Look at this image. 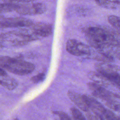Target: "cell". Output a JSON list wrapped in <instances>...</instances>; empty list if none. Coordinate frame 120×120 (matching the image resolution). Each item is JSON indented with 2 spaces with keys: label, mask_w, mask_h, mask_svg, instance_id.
Masks as SVG:
<instances>
[{
  "label": "cell",
  "mask_w": 120,
  "mask_h": 120,
  "mask_svg": "<svg viewBox=\"0 0 120 120\" xmlns=\"http://www.w3.org/2000/svg\"><path fill=\"white\" fill-rule=\"evenodd\" d=\"M88 76L93 82L103 87L109 85L111 83L110 81L105 76L97 71L90 72Z\"/></svg>",
  "instance_id": "cell-12"
},
{
  "label": "cell",
  "mask_w": 120,
  "mask_h": 120,
  "mask_svg": "<svg viewBox=\"0 0 120 120\" xmlns=\"http://www.w3.org/2000/svg\"><path fill=\"white\" fill-rule=\"evenodd\" d=\"M66 48L69 53L77 56L89 55L91 52V48L89 46L74 39L67 41Z\"/></svg>",
  "instance_id": "cell-7"
},
{
  "label": "cell",
  "mask_w": 120,
  "mask_h": 120,
  "mask_svg": "<svg viewBox=\"0 0 120 120\" xmlns=\"http://www.w3.org/2000/svg\"><path fill=\"white\" fill-rule=\"evenodd\" d=\"M26 28L22 29L25 32L32 36L35 40L51 35L52 32V26L44 22L33 23Z\"/></svg>",
  "instance_id": "cell-4"
},
{
  "label": "cell",
  "mask_w": 120,
  "mask_h": 120,
  "mask_svg": "<svg viewBox=\"0 0 120 120\" xmlns=\"http://www.w3.org/2000/svg\"><path fill=\"white\" fill-rule=\"evenodd\" d=\"M45 78V75L44 73H39L38 75L33 76L31 80L34 83H38L43 81Z\"/></svg>",
  "instance_id": "cell-20"
},
{
  "label": "cell",
  "mask_w": 120,
  "mask_h": 120,
  "mask_svg": "<svg viewBox=\"0 0 120 120\" xmlns=\"http://www.w3.org/2000/svg\"><path fill=\"white\" fill-rule=\"evenodd\" d=\"M0 68L18 75L29 74L35 69L34 65L30 62L5 56H0Z\"/></svg>",
  "instance_id": "cell-2"
},
{
  "label": "cell",
  "mask_w": 120,
  "mask_h": 120,
  "mask_svg": "<svg viewBox=\"0 0 120 120\" xmlns=\"http://www.w3.org/2000/svg\"><path fill=\"white\" fill-rule=\"evenodd\" d=\"M100 6L109 9L116 8L120 4V0H94Z\"/></svg>",
  "instance_id": "cell-14"
},
{
  "label": "cell",
  "mask_w": 120,
  "mask_h": 120,
  "mask_svg": "<svg viewBox=\"0 0 120 120\" xmlns=\"http://www.w3.org/2000/svg\"><path fill=\"white\" fill-rule=\"evenodd\" d=\"M71 112L74 120H86V118L80 110L75 107L71 108Z\"/></svg>",
  "instance_id": "cell-19"
},
{
  "label": "cell",
  "mask_w": 120,
  "mask_h": 120,
  "mask_svg": "<svg viewBox=\"0 0 120 120\" xmlns=\"http://www.w3.org/2000/svg\"><path fill=\"white\" fill-rule=\"evenodd\" d=\"M84 33L92 47L98 49L107 45H118L111 30L98 27H89L84 30Z\"/></svg>",
  "instance_id": "cell-1"
},
{
  "label": "cell",
  "mask_w": 120,
  "mask_h": 120,
  "mask_svg": "<svg viewBox=\"0 0 120 120\" xmlns=\"http://www.w3.org/2000/svg\"><path fill=\"white\" fill-rule=\"evenodd\" d=\"M14 120H18V119H17V118H16V119H14Z\"/></svg>",
  "instance_id": "cell-26"
},
{
  "label": "cell",
  "mask_w": 120,
  "mask_h": 120,
  "mask_svg": "<svg viewBox=\"0 0 120 120\" xmlns=\"http://www.w3.org/2000/svg\"><path fill=\"white\" fill-rule=\"evenodd\" d=\"M105 77L120 90V74L119 73L109 75L105 76Z\"/></svg>",
  "instance_id": "cell-17"
},
{
  "label": "cell",
  "mask_w": 120,
  "mask_h": 120,
  "mask_svg": "<svg viewBox=\"0 0 120 120\" xmlns=\"http://www.w3.org/2000/svg\"><path fill=\"white\" fill-rule=\"evenodd\" d=\"M6 75H7V74L5 71L2 68H0V76H4Z\"/></svg>",
  "instance_id": "cell-23"
},
{
  "label": "cell",
  "mask_w": 120,
  "mask_h": 120,
  "mask_svg": "<svg viewBox=\"0 0 120 120\" xmlns=\"http://www.w3.org/2000/svg\"><path fill=\"white\" fill-rule=\"evenodd\" d=\"M105 105L115 111L120 112V98L114 99L105 101Z\"/></svg>",
  "instance_id": "cell-16"
},
{
  "label": "cell",
  "mask_w": 120,
  "mask_h": 120,
  "mask_svg": "<svg viewBox=\"0 0 120 120\" xmlns=\"http://www.w3.org/2000/svg\"><path fill=\"white\" fill-rule=\"evenodd\" d=\"M54 113L59 116L60 120H71L69 116L64 112L57 111L55 112Z\"/></svg>",
  "instance_id": "cell-21"
},
{
  "label": "cell",
  "mask_w": 120,
  "mask_h": 120,
  "mask_svg": "<svg viewBox=\"0 0 120 120\" xmlns=\"http://www.w3.org/2000/svg\"><path fill=\"white\" fill-rule=\"evenodd\" d=\"M3 47V44H2V43L1 41H0V49L2 48V47Z\"/></svg>",
  "instance_id": "cell-25"
},
{
  "label": "cell",
  "mask_w": 120,
  "mask_h": 120,
  "mask_svg": "<svg viewBox=\"0 0 120 120\" xmlns=\"http://www.w3.org/2000/svg\"><path fill=\"white\" fill-rule=\"evenodd\" d=\"M68 95L69 99L82 111L88 112L89 108L86 104L83 95L73 91H68Z\"/></svg>",
  "instance_id": "cell-11"
},
{
  "label": "cell",
  "mask_w": 120,
  "mask_h": 120,
  "mask_svg": "<svg viewBox=\"0 0 120 120\" xmlns=\"http://www.w3.org/2000/svg\"><path fill=\"white\" fill-rule=\"evenodd\" d=\"M88 86L90 91L94 97L104 101H107L112 99L120 98L119 95L108 90L105 87L93 82L88 83Z\"/></svg>",
  "instance_id": "cell-6"
},
{
  "label": "cell",
  "mask_w": 120,
  "mask_h": 120,
  "mask_svg": "<svg viewBox=\"0 0 120 120\" xmlns=\"http://www.w3.org/2000/svg\"><path fill=\"white\" fill-rule=\"evenodd\" d=\"M16 6L17 4L12 2L0 3V20L3 18V14L15 11Z\"/></svg>",
  "instance_id": "cell-15"
},
{
  "label": "cell",
  "mask_w": 120,
  "mask_h": 120,
  "mask_svg": "<svg viewBox=\"0 0 120 120\" xmlns=\"http://www.w3.org/2000/svg\"><path fill=\"white\" fill-rule=\"evenodd\" d=\"M86 118L87 120H102L100 115L92 114L89 112H87Z\"/></svg>",
  "instance_id": "cell-22"
},
{
  "label": "cell",
  "mask_w": 120,
  "mask_h": 120,
  "mask_svg": "<svg viewBox=\"0 0 120 120\" xmlns=\"http://www.w3.org/2000/svg\"><path fill=\"white\" fill-rule=\"evenodd\" d=\"M109 22L116 30L120 31V17L116 15H112L108 17Z\"/></svg>",
  "instance_id": "cell-18"
},
{
  "label": "cell",
  "mask_w": 120,
  "mask_h": 120,
  "mask_svg": "<svg viewBox=\"0 0 120 120\" xmlns=\"http://www.w3.org/2000/svg\"><path fill=\"white\" fill-rule=\"evenodd\" d=\"M95 68L97 72L105 76L114 73H119L120 70V68L118 66L107 62L97 63L95 65Z\"/></svg>",
  "instance_id": "cell-9"
},
{
  "label": "cell",
  "mask_w": 120,
  "mask_h": 120,
  "mask_svg": "<svg viewBox=\"0 0 120 120\" xmlns=\"http://www.w3.org/2000/svg\"><path fill=\"white\" fill-rule=\"evenodd\" d=\"M0 40L12 46H22L35 39L22 29L19 31H11L1 34Z\"/></svg>",
  "instance_id": "cell-3"
},
{
  "label": "cell",
  "mask_w": 120,
  "mask_h": 120,
  "mask_svg": "<svg viewBox=\"0 0 120 120\" xmlns=\"http://www.w3.org/2000/svg\"><path fill=\"white\" fill-rule=\"evenodd\" d=\"M0 84L5 88L11 90L15 89L17 86L15 80L6 75L0 76Z\"/></svg>",
  "instance_id": "cell-13"
},
{
  "label": "cell",
  "mask_w": 120,
  "mask_h": 120,
  "mask_svg": "<svg viewBox=\"0 0 120 120\" xmlns=\"http://www.w3.org/2000/svg\"><path fill=\"white\" fill-rule=\"evenodd\" d=\"M33 23L31 20L23 17L3 18L0 20V29L27 27L30 26Z\"/></svg>",
  "instance_id": "cell-8"
},
{
  "label": "cell",
  "mask_w": 120,
  "mask_h": 120,
  "mask_svg": "<svg viewBox=\"0 0 120 120\" xmlns=\"http://www.w3.org/2000/svg\"><path fill=\"white\" fill-rule=\"evenodd\" d=\"M116 58H117L118 59L120 60V46L119 47V49L117 53V57Z\"/></svg>",
  "instance_id": "cell-24"
},
{
  "label": "cell",
  "mask_w": 120,
  "mask_h": 120,
  "mask_svg": "<svg viewBox=\"0 0 120 120\" xmlns=\"http://www.w3.org/2000/svg\"><path fill=\"white\" fill-rule=\"evenodd\" d=\"M46 7L42 3H25L17 4L15 11L21 15H31L43 14Z\"/></svg>",
  "instance_id": "cell-5"
},
{
  "label": "cell",
  "mask_w": 120,
  "mask_h": 120,
  "mask_svg": "<svg viewBox=\"0 0 120 120\" xmlns=\"http://www.w3.org/2000/svg\"><path fill=\"white\" fill-rule=\"evenodd\" d=\"M82 95L89 108L90 109L94 114L100 115L104 112L105 108L95 98L87 95L84 94Z\"/></svg>",
  "instance_id": "cell-10"
}]
</instances>
